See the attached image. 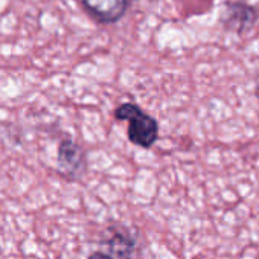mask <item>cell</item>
<instances>
[{"mask_svg":"<svg viewBox=\"0 0 259 259\" xmlns=\"http://www.w3.org/2000/svg\"><path fill=\"white\" fill-rule=\"evenodd\" d=\"M81 4L95 22L111 25L123 17L130 0H81Z\"/></svg>","mask_w":259,"mask_h":259,"instance_id":"3957f363","label":"cell"},{"mask_svg":"<svg viewBox=\"0 0 259 259\" xmlns=\"http://www.w3.org/2000/svg\"><path fill=\"white\" fill-rule=\"evenodd\" d=\"M58 171L70 180H76L84 176L87 168L84 150L73 141L64 139L58 148Z\"/></svg>","mask_w":259,"mask_h":259,"instance_id":"7a4b0ae2","label":"cell"},{"mask_svg":"<svg viewBox=\"0 0 259 259\" xmlns=\"http://www.w3.org/2000/svg\"><path fill=\"white\" fill-rule=\"evenodd\" d=\"M87 259H114V257L110 256V254H107V253H102V251H95Z\"/></svg>","mask_w":259,"mask_h":259,"instance_id":"5b68a950","label":"cell"},{"mask_svg":"<svg viewBox=\"0 0 259 259\" xmlns=\"http://www.w3.org/2000/svg\"><path fill=\"white\" fill-rule=\"evenodd\" d=\"M117 120L128 122V139L132 144L141 148H151L159 139V123L157 120L145 113L138 104L123 102L114 110Z\"/></svg>","mask_w":259,"mask_h":259,"instance_id":"6da1fadb","label":"cell"},{"mask_svg":"<svg viewBox=\"0 0 259 259\" xmlns=\"http://www.w3.org/2000/svg\"><path fill=\"white\" fill-rule=\"evenodd\" d=\"M256 20L257 13L244 2H229L224 7L223 25L239 35L250 31L256 25Z\"/></svg>","mask_w":259,"mask_h":259,"instance_id":"277c9868","label":"cell"}]
</instances>
